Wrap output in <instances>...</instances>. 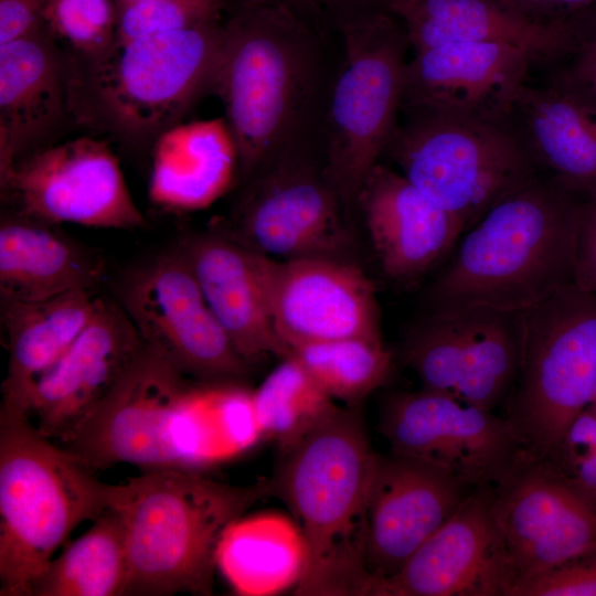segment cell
Instances as JSON below:
<instances>
[{
  "mask_svg": "<svg viewBox=\"0 0 596 596\" xmlns=\"http://www.w3.org/2000/svg\"><path fill=\"white\" fill-rule=\"evenodd\" d=\"M320 71L315 39L281 8L249 4L224 25L213 93L224 106L243 183L315 146Z\"/></svg>",
  "mask_w": 596,
  "mask_h": 596,
  "instance_id": "6da1fadb",
  "label": "cell"
},
{
  "mask_svg": "<svg viewBox=\"0 0 596 596\" xmlns=\"http://www.w3.org/2000/svg\"><path fill=\"white\" fill-rule=\"evenodd\" d=\"M586 200L555 177H538L465 232L426 289L427 310L486 307L524 312L574 283Z\"/></svg>",
  "mask_w": 596,
  "mask_h": 596,
  "instance_id": "7a4b0ae2",
  "label": "cell"
},
{
  "mask_svg": "<svg viewBox=\"0 0 596 596\" xmlns=\"http://www.w3.org/2000/svg\"><path fill=\"white\" fill-rule=\"evenodd\" d=\"M267 479L298 523L307 557L297 596H373L366 510L377 460L358 406L338 404Z\"/></svg>",
  "mask_w": 596,
  "mask_h": 596,
  "instance_id": "3957f363",
  "label": "cell"
},
{
  "mask_svg": "<svg viewBox=\"0 0 596 596\" xmlns=\"http://www.w3.org/2000/svg\"><path fill=\"white\" fill-rule=\"evenodd\" d=\"M224 39L219 19L174 33L71 56L68 102L76 128L129 155H151L161 135L213 93Z\"/></svg>",
  "mask_w": 596,
  "mask_h": 596,
  "instance_id": "277c9868",
  "label": "cell"
},
{
  "mask_svg": "<svg viewBox=\"0 0 596 596\" xmlns=\"http://www.w3.org/2000/svg\"><path fill=\"white\" fill-rule=\"evenodd\" d=\"M269 496L268 480L235 486L188 468L148 469L111 485L128 562L126 595H211L227 526Z\"/></svg>",
  "mask_w": 596,
  "mask_h": 596,
  "instance_id": "5b68a950",
  "label": "cell"
},
{
  "mask_svg": "<svg viewBox=\"0 0 596 596\" xmlns=\"http://www.w3.org/2000/svg\"><path fill=\"white\" fill-rule=\"evenodd\" d=\"M110 492L25 411L0 404V595L30 596L71 533L108 509Z\"/></svg>",
  "mask_w": 596,
  "mask_h": 596,
  "instance_id": "8992f818",
  "label": "cell"
},
{
  "mask_svg": "<svg viewBox=\"0 0 596 596\" xmlns=\"http://www.w3.org/2000/svg\"><path fill=\"white\" fill-rule=\"evenodd\" d=\"M401 109L406 119L385 152L465 232L539 177L525 141L507 121Z\"/></svg>",
  "mask_w": 596,
  "mask_h": 596,
  "instance_id": "52a82bcc",
  "label": "cell"
},
{
  "mask_svg": "<svg viewBox=\"0 0 596 596\" xmlns=\"http://www.w3.org/2000/svg\"><path fill=\"white\" fill-rule=\"evenodd\" d=\"M596 389V294L567 284L524 311L507 415L525 458L556 464L565 434Z\"/></svg>",
  "mask_w": 596,
  "mask_h": 596,
  "instance_id": "ba28073f",
  "label": "cell"
},
{
  "mask_svg": "<svg viewBox=\"0 0 596 596\" xmlns=\"http://www.w3.org/2000/svg\"><path fill=\"white\" fill-rule=\"evenodd\" d=\"M344 58L326 99L322 155L347 214L397 127L405 86L406 34L384 17L344 29Z\"/></svg>",
  "mask_w": 596,
  "mask_h": 596,
  "instance_id": "9c48e42d",
  "label": "cell"
},
{
  "mask_svg": "<svg viewBox=\"0 0 596 596\" xmlns=\"http://www.w3.org/2000/svg\"><path fill=\"white\" fill-rule=\"evenodd\" d=\"M143 344L98 407L58 444L92 470L119 464L190 467L184 397L190 381Z\"/></svg>",
  "mask_w": 596,
  "mask_h": 596,
  "instance_id": "30bf717a",
  "label": "cell"
},
{
  "mask_svg": "<svg viewBox=\"0 0 596 596\" xmlns=\"http://www.w3.org/2000/svg\"><path fill=\"white\" fill-rule=\"evenodd\" d=\"M117 294L143 343L187 376L240 382L248 373L251 364L211 310L181 247L130 269Z\"/></svg>",
  "mask_w": 596,
  "mask_h": 596,
  "instance_id": "8fae6325",
  "label": "cell"
},
{
  "mask_svg": "<svg viewBox=\"0 0 596 596\" xmlns=\"http://www.w3.org/2000/svg\"><path fill=\"white\" fill-rule=\"evenodd\" d=\"M492 511L508 592L596 550V498L550 461L524 456L492 487Z\"/></svg>",
  "mask_w": 596,
  "mask_h": 596,
  "instance_id": "7c38bea8",
  "label": "cell"
},
{
  "mask_svg": "<svg viewBox=\"0 0 596 596\" xmlns=\"http://www.w3.org/2000/svg\"><path fill=\"white\" fill-rule=\"evenodd\" d=\"M379 427L391 454L439 467L473 489L496 486L524 456L505 417L445 392L391 393Z\"/></svg>",
  "mask_w": 596,
  "mask_h": 596,
  "instance_id": "4fadbf2b",
  "label": "cell"
},
{
  "mask_svg": "<svg viewBox=\"0 0 596 596\" xmlns=\"http://www.w3.org/2000/svg\"><path fill=\"white\" fill-rule=\"evenodd\" d=\"M316 149L294 151L244 182L223 232L275 259L337 258L347 212Z\"/></svg>",
  "mask_w": 596,
  "mask_h": 596,
  "instance_id": "5bb4252c",
  "label": "cell"
},
{
  "mask_svg": "<svg viewBox=\"0 0 596 596\" xmlns=\"http://www.w3.org/2000/svg\"><path fill=\"white\" fill-rule=\"evenodd\" d=\"M0 185L11 210L53 224L146 225L107 139L82 136L34 152L0 177Z\"/></svg>",
  "mask_w": 596,
  "mask_h": 596,
  "instance_id": "9a60e30c",
  "label": "cell"
},
{
  "mask_svg": "<svg viewBox=\"0 0 596 596\" xmlns=\"http://www.w3.org/2000/svg\"><path fill=\"white\" fill-rule=\"evenodd\" d=\"M262 262L274 328L288 351L344 338L382 340L374 287L356 266L331 257L264 254Z\"/></svg>",
  "mask_w": 596,
  "mask_h": 596,
  "instance_id": "2e32d148",
  "label": "cell"
},
{
  "mask_svg": "<svg viewBox=\"0 0 596 596\" xmlns=\"http://www.w3.org/2000/svg\"><path fill=\"white\" fill-rule=\"evenodd\" d=\"M117 300L98 297L95 311L61 358L35 382L28 414L60 443L104 401L143 347Z\"/></svg>",
  "mask_w": 596,
  "mask_h": 596,
  "instance_id": "e0dca14e",
  "label": "cell"
},
{
  "mask_svg": "<svg viewBox=\"0 0 596 596\" xmlns=\"http://www.w3.org/2000/svg\"><path fill=\"white\" fill-rule=\"evenodd\" d=\"M472 490L434 465L391 453L377 455L365 535L366 566L375 587L396 574Z\"/></svg>",
  "mask_w": 596,
  "mask_h": 596,
  "instance_id": "ac0fdd59",
  "label": "cell"
},
{
  "mask_svg": "<svg viewBox=\"0 0 596 596\" xmlns=\"http://www.w3.org/2000/svg\"><path fill=\"white\" fill-rule=\"evenodd\" d=\"M529 52L493 42L450 43L414 53L402 106L507 121L525 86Z\"/></svg>",
  "mask_w": 596,
  "mask_h": 596,
  "instance_id": "d6986e66",
  "label": "cell"
},
{
  "mask_svg": "<svg viewBox=\"0 0 596 596\" xmlns=\"http://www.w3.org/2000/svg\"><path fill=\"white\" fill-rule=\"evenodd\" d=\"M71 56L45 22L0 44V177L76 128L70 109Z\"/></svg>",
  "mask_w": 596,
  "mask_h": 596,
  "instance_id": "ffe728a7",
  "label": "cell"
},
{
  "mask_svg": "<svg viewBox=\"0 0 596 596\" xmlns=\"http://www.w3.org/2000/svg\"><path fill=\"white\" fill-rule=\"evenodd\" d=\"M507 576L492 487L473 489L457 511L373 596H504Z\"/></svg>",
  "mask_w": 596,
  "mask_h": 596,
  "instance_id": "44dd1931",
  "label": "cell"
},
{
  "mask_svg": "<svg viewBox=\"0 0 596 596\" xmlns=\"http://www.w3.org/2000/svg\"><path fill=\"white\" fill-rule=\"evenodd\" d=\"M356 207L383 272L396 280L427 273L465 232L400 171L381 163L365 178Z\"/></svg>",
  "mask_w": 596,
  "mask_h": 596,
  "instance_id": "7402d4cb",
  "label": "cell"
},
{
  "mask_svg": "<svg viewBox=\"0 0 596 596\" xmlns=\"http://www.w3.org/2000/svg\"><path fill=\"white\" fill-rule=\"evenodd\" d=\"M180 247L241 356L249 364L268 355L288 356L273 323L263 254L223 231L190 236Z\"/></svg>",
  "mask_w": 596,
  "mask_h": 596,
  "instance_id": "603a6c76",
  "label": "cell"
},
{
  "mask_svg": "<svg viewBox=\"0 0 596 596\" xmlns=\"http://www.w3.org/2000/svg\"><path fill=\"white\" fill-rule=\"evenodd\" d=\"M414 53L462 42L518 46L536 58L565 57L577 26L546 22L498 0H391Z\"/></svg>",
  "mask_w": 596,
  "mask_h": 596,
  "instance_id": "cb8c5ba5",
  "label": "cell"
},
{
  "mask_svg": "<svg viewBox=\"0 0 596 596\" xmlns=\"http://www.w3.org/2000/svg\"><path fill=\"white\" fill-rule=\"evenodd\" d=\"M103 259L53 224L15 210L0 222V300L39 301L94 289Z\"/></svg>",
  "mask_w": 596,
  "mask_h": 596,
  "instance_id": "d4e9b609",
  "label": "cell"
},
{
  "mask_svg": "<svg viewBox=\"0 0 596 596\" xmlns=\"http://www.w3.org/2000/svg\"><path fill=\"white\" fill-rule=\"evenodd\" d=\"M94 291L75 290L39 301L0 300L8 369L1 405L28 413L35 382L67 350L93 316Z\"/></svg>",
  "mask_w": 596,
  "mask_h": 596,
  "instance_id": "484cf974",
  "label": "cell"
},
{
  "mask_svg": "<svg viewBox=\"0 0 596 596\" xmlns=\"http://www.w3.org/2000/svg\"><path fill=\"white\" fill-rule=\"evenodd\" d=\"M150 159L149 198L163 210H201L237 174L236 150L222 119L172 127L156 141Z\"/></svg>",
  "mask_w": 596,
  "mask_h": 596,
  "instance_id": "4316f807",
  "label": "cell"
},
{
  "mask_svg": "<svg viewBox=\"0 0 596 596\" xmlns=\"http://www.w3.org/2000/svg\"><path fill=\"white\" fill-rule=\"evenodd\" d=\"M514 111L535 161L587 194L596 179V106L554 82L547 88L525 85Z\"/></svg>",
  "mask_w": 596,
  "mask_h": 596,
  "instance_id": "83f0119b",
  "label": "cell"
},
{
  "mask_svg": "<svg viewBox=\"0 0 596 596\" xmlns=\"http://www.w3.org/2000/svg\"><path fill=\"white\" fill-rule=\"evenodd\" d=\"M304 534L278 511L244 514L224 531L216 570L242 596H274L295 589L306 565Z\"/></svg>",
  "mask_w": 596,
  "mask_h": 596,
  "instance_id": "f1b7e54d",
  "label": "cell"
},
{
  "mask_svg": "<svg viewBox=\"0 0 596 596\" xmlns=\"http://www.w3.org/2000/svg\"><path fill=\"white\" fill-rule=\"evenodd\" d=\"M462 324L461 375L455 396L493 411L507 401L520 369L524 312L486 307L457 309Z\"/></svg>",
  "mask_w": 596,
  "mask_h": 596,
  "instance_id": "f546056e",
  "label": "cell"
},
{
  "mask_svg": "<svg viewBox=\"0 0 596 596\" xmlns=\"http://www.w3.org/2000/svg\"><path fill=\"white\" fill-rule=\"evenodd\" d=\"M127 584L123 526L108 508L50 561L30 596H123Z\"/></svg>",
  "mask_w": 596,
  "mask_h": 596,
  "instance_id": "4dcf8cb0",
  "label": "cell"
},
{
  "mask_svg": "<svg viewBox=\"0 0 596 596\" xmlns=\"http://www.w3.org/2000/svg\"><path fill=\"white\" fill-rule=\"evenodd\" d=\"M339 403L288 355L253 391V407L264 439L284 451L310 433Z\"/></svg>",
  "mask_w": 596,
  "mask_h": 596,
  "instance_id": "1f68e13d",
  "label": "cell"
},
{
  "mask_svg": "<svg viewBox=\"0 0 596 596\" xmlns=\"http://www.w3.org/2000/svg\"><path fill=\"white\" fill-rule=\"evenodd\" d=\"M289 355L333 401L351 407L384 385L392 370V354L382 340L366 338L300 344Z\"/></svg>",
  "mask_w": 596,
  "mask_h": 596,
  "instance_id": "d6a6232c",
  "label": "cell"
},
{
  "mask_svg": "<svg viewBox=\"0 0 596 596\" xmlns=\"http://www.w3.org/2000/svg\"><path fill=\"white\" fill-rule=\"evenodd\" d=\"M221 0H116V44L169 34L219 19Z\"/></svg>",
  "mask_w": 596,
  "mask_h": 596,
  "instance_id": "836d02e7",
  "label": "cell"
},
{
  "mask_svg": "<svg viewBox=\"0 0 596 596\" xmlns=\"http://www.w3.org/2000/svg\"><path fill=\"white\" fill-rule=\"evenodd\" d=\"M43 19L75 56L98 55L115 42L116 8L111 0H49Z\"/></svg>",
  "mask_w": 596,
  "mask_h": 596,
  "instance_id": "e575fe53",
  "label": "cell"
},
{
  "mask_svg": "<svg viewBox=\"0 0 596 596\" xmlns=\"http://www.w3.org/2000/svg\"><path fill=\"white\" fill-rule=\"evenodd\" d=\"M507 596H596V550L515 584Z\"/></svg>",
  "mask_w": 596,
  "mask_h": 596,
  "instance_id": "d590c367",
  "label": "cell"
},
{
  "mask_svg": "<svg viewBox=\"0 0 596 596\" xmlns=\"http://www.w3.org/2000/svg\"><path fill=\"white\" fill-rule=\"evenodd\" d=\"M565 57L567 63L555 82L596 106V24L577 26L575 43Z\"/></svg>",
  "mask_w": 596,
  "mask_h": 596,
  "instance_id": "8d00e7d4",
  "label": "cell"
},
{
  "mask_svg": "<svg viewBox=\"0 0 596 596\" xmlns=\"http://www.w3.org/2000/svg\"><path fill=\"white\" fill-rule=\"evenodd\" d=\"M596 455V406L585 407L570 425L555 466L570 475L581 462Z\"/></svg>",
  "mask_w": 596,
  "mask_h": 596,
  "instance_id": "74e56055",
  "label": "cell"
},
{
  "mask_svg": "<svg viewBox=\"0 0 596 596\" xmlns=\"http://www.w3.org/2000/svg\"><path fill=\"white\" fill-rule=\"evenodd\" d=\"M574 284L596 294V203L589 199L585 202L578 231Z\"/></svg>",
  "mask_w": 596,
  "mask_h": 596,
  "instance_id": "f35d334b",
  "label": "cell"
},
{
  "mask_svg": "<svg viewBox=\"0 0 596 596\" xmlns=\"http://www.w3.org/2000/svg\"><path fill=\"white\" fill-rule=\"evenodd\" d=\"M49 0H0V44L24 36L44 23Z\"/></svg>",
  "mask_w": 596,
  "mask_h": 596,
  "instance_id": "ab89813d",
  "label": "cell"
},
{
  "mask_svg": "<svg viewBox=\"0 0 596 596\" xmlns=\"http://www.w3.org/2000/svg\"><path fill=\"white\" fill-rule=\"evenodd\" d=\"M520 12L532 15V12L557 9H571L593 3L596 0H498Z\"/></svg>",
  "mask_w": 596,
  "mask_h": 596,
  "instance_id": "60d3db41",
  "label": "cell"
},
{
  "mask_svg": "<svg viewBox=\"0 0 596 596\" xmlns=\"http://www.w3.org/2000/svg\"><path fill=\"white\" fill-rule=\"evenodd\" d=\"M588 199L596 203V179L587 192Z\"/></svg>",
  "mask_w": 596,
  "mask_h": 596,
  "instance_id": "b9f144b4",
  "label": "cell"
},
{
  "mask_svg": "<svg viewBox=\"0 0 596 596\" xmlns=\"http://www.w3.org/2000/svg\"><path fill=\"white\" fill-rule=\"evenodd\" d=\"M589 405L596 406V389H595V391H594V394H593V397H592V402H590Z\"/></svg>",
  "mask_w": 596,
  "mask_h": 596,
  "instance_id": "7bdbcfd3",
  "label": "cell"
}]
</instances>
